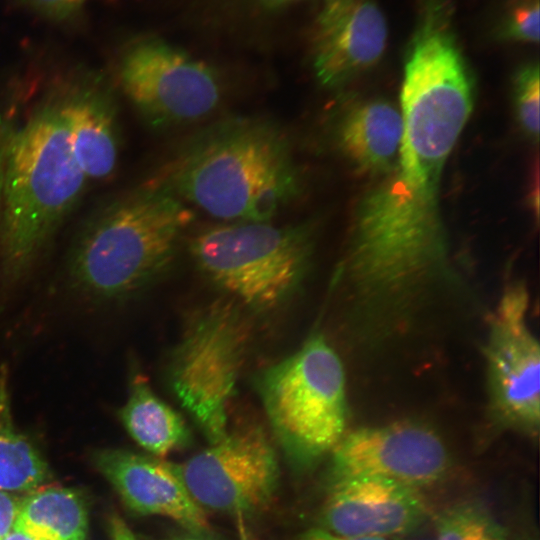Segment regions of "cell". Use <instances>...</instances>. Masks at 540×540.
Instances as JSON below:
<instances>
[{"label":"cell","mask_w":540,"mask_h":540,"mask_svg":"<svg viewBox=\"0 0 540 540\" xmlns=\"http://www.w3.org/2000/svg\"><path fill=\"white\" fill-rule=\"evenodd\" d=\"M270 425L292 460L309 465L330 453L345 434V371L322 335L264 370L257 383Z\"/></svg>","instance_id":"5"},{"label":"cell","mask_w":540,"mask_h":540,"mask_svg":"<svg viewBox=\"0 0 540 540\" xmlns=\"http://www.w3.org/2000/svg\"><path fill=\"white\" fill-rule=\"evenodd\" d=\"M117 78L142 119L156 129L203 119L217 108L223 93L211 66L156 37L126 46Z\"/></svg>","instance_id":"7"},{"label":"cell","mask_w":540,"mask_h":540,"mask_svg":"<svg viewBox=\"0 0 540 540\" xmlns=\"http://www.w3.org/2000/svg\"><path fill=\"white\" fill-rule=\"evenodd\" d=\"M2 540H34L29 535L25 534L24 532L12 529Z\"/></svg>","instance_id":"27"},{"label":"cell","mask_w":540,"mask_h":540,"mask_svg":"<svg viewBox=\"0 0 540 540\" xmlns=\"http://www.w3.org/2000/svg\"><path fill=\"white\" fill-rule=\"evenodd\" d=\"M331 453L330 480L371 477L420 489L449 470V451L430 428L412 422L344 434Z\"/></svg>","instance_id":"10"},{"label":"cell","mask_w":540,"mask_h":540,"mask_svg":"<svg viewBox=\"0 0 540 540\" xmlns=\"http://www.w3.org/2000/svg\"><path fill=\"white\" fill-rule=\"evenodd\" d=\"M300 540H386L381 537H346L333 534L322 528H315L304 533Z\"/></svg>","instance_id":"24"},{"label":"cell","mask_w":540,"mask_h":540,"mask_svg":"<svg viewBox=\"0 0 540 540\" xmlns=\"http://www.w3.org/2000/svg\"><path fill=\"white\" fill-rule=\"evenodd\" d=\"M529 295L513 284L502 294L485 347L487 391L495 418L537 434L540 425V347L528 324Z\"/></svg>","instance_id":"9"},{"label":"cell","mask_w":540,"mask_h":540,"mask_svg":"<svg viewBox=\"0 0 540 540\" xmlns=\"http://www.w3.org/2000/svg\"><path fill=\"white\" fill-rule=\"evenodd\" d=\"M310 221L221 222L199 230L190 254L199 270L236 303L269 310L284 302L305 277L314 253Z\"/></svg>","instance_id":"4"},{"label":"cell","mask_w":540,"mask_h":540,"mask_svg":"<svg viewBox=\"0 0 540 540\" xmlns=\"http://www.w3.org/2000/svg\"><path fill=\"white\" fill-rule=\"evenodd\" d=\"M22 497L0 490V540L14 527Z\"/></svg>","instance_id":"23"},{"label":"cell","mask_w":540,"mask_h":540,"mask_svg":"<svg viewBox=\"0 0 540 540\" xmlns=\"http://www.w3.org/2000/svg\"><path fill=\"white\" fill-rule=\"evenodd\" d=\"M95 462L132 510L168 517L193 532L208 529L204 509L189 494L175 464L120 449L99 451Z\"/></svg>","instance_id":"13"},{"label":"cell","mask_w":540,"mask_h":540,"mask_svg":"<svg viewBox=\"0 0 540 540\" xmlns=\"http://www.w3.org/2000/svg\"><path fill=\"white\" fill-rule=\"evenodd\" d=\"M258 1H260V3L266 6L277 7V6H282V5L289 4L298 0H258Z\"/></svg>","instance_id":"28"},{"label":"cell","mask_w":540,"mask_h":540,"mask_svg":"<svg viewBox=\"0 0 540 540\" xmlns=\"http://www.w3.org/2000/svg\"><path fill=\"white\" fill-rule=\"evenodd\" d=\"M87 512L82 498L66 488H42L22 497L14 529L34 540H85Z\"/></svg>","instance_id":"17"},{"label":"cell","mask_w":540,"mask_h":540,"mask_svg":"<svg viewBox=\"0 0 540 540\" xmlns=\"http://www.w3.org/2000/svg\"><path fill=\"white\" fill-rule=\"evenodd\" d=\"M110 531L112 540H138L126 523L118 517L112 518Z\"/></svg>","instance_id":"26"},{"label":"cell","mask_w":540,"mask_h":540,"mask_svg":"<svg viewBox=\"0 0 540 540\" xmlns=\"http://www.w3.org/2000/svg\"><path fill=\"white\" fill-rule=\"evenodd\" d=\"M118 416L131 438L154 456L185 446L191 436L183 417L153 391L138 369L131 372L128 397Z\"/></svg>","instance_id":"16"},{"label":"cell","mask_w":540,"mask_h":540,"mask_svg":"<svg viewBox=\"0 0 540 540\" xmlns=\"http://www.w3.org/2000/svg\"><path fill=\"white\" fill-rule=\"evenodd\" d=\"M428 511L420 489L380 478H343L330 480L321 523L340 536L386 538L416 529Z\"/></svg>","instance_id":"12"},{"label":"cell","mask_w":540,"mask_h":540,"mask_svg":"<svg viewBox=\"0 0 540 540\" xmlns=\"http://www.w3.org/2000/svg\"><path fill=\"white\" fill-rule=\"evenodd\" d=\"M60 92L56 97L78 166L88 180L110 178L120 152L117 105L110 87L99 76L81 74Z\"/></svg>","instance_id":"14"},{"label":"cell","mask_w":540,"mask_h":540,"mask_svg":"<svg viewBox=\"0 0 540 540\" xmlns=\"http://www.w3.org/2000/svg\"><path fill=\"white\" fill-rule=\"evenodd\" d=\"M403 135L399 109L385 100L355 105L334 126L335 142L359 170L388 173L397 162Z\"/></svg>","instance_id":"15"},{"label":"cell","mask_w":540,"mask_h":540,"mask_svg":"<svg viewBox=\"0 0 540 540\" xmlns=\"http://www.w3.org/2000/svg\"><path fill=\"white\" fill-rule=\"evenodd\" d=\"M387 38L377 0H323L311 44L316 79L331 89L347 84L380 60Z\"/></svg>","instance_id":"11"},{"label":"cell","mask_w":540,"mask_h":540,"mask_svg":"<svg viewBox=\"0 0 540 540\" xmlns=\"http://www.w3.org/2000/svg\"><path fill=\"white\" fill-rule=\"evenodd\" d=\"M240 532H241V540H247L246 533L242 525L240 526Z\"/></svg>","instance_id":"29"},{"label":"cell","mask_w":540,"mask_h":540,"mask_svg":"<svg viewBox=\"0 0 540 540\" xmlns=\"http://www.w3.org/2000/svg\"><path fill=\"white\" fill-rule=\"evenodd\" d=\"M539 13V0H511L499 26L500 38L537 44Z\"/></svg>","instance_id":"21"},{"label":"cell","mask_w":540,"mask_h":540,"mask_svg":"<svg viewBox=\"0 0 540 540\" xmlns=\"http://www.w3.org/2000/svg\"><path fill=\"white\" fill-rule=\"evenodd\" d=\"M175 469L202 509L239 516L265 507L279 478L274 447L257 425L228 430Z\"/></svg>","instance_id":"8"},{"label":"cell","mask_w":540,"mask_h":540,"mask_svg":"<svg viewBox=\"0 0 540 540\" xmlns=\"http://www.w3.org/2000/svg\"><path fill=\"white\" fill-rule=\"evenodd\" d=\"M437 540H507L503 526L481 504L463 502L436 519Z\"/></svg>","instance_id":"19"},{"label":"cell","mask_w":540,"mask_h":540,"mask_svg":"<svg viewBox=\"0 0 540 540\" xmlns=\"http://www.w3.org/2000/svg\"><path fill=\"white\" fill-rule=\"evenodd\" d=\"M10 128L11 127L0 117V218H1V206H2V190H3L5 156H6V148H7Z\"/></svg>","instance_id":"25"},{"label":"cell","mask_w":540,"mask_h":540,"mask_svg":"<svg viewBox=\"0 0 540 540\" xmlns=\"http://www.w3.org/2000/svg\"><path fill=\"white\" fill-rule=\"evenodd\" d=\"M8 370L0 368V490L31 492L49 476L46 462L29 438L15 426Z\"/></svg>","instance_id":"18"},{"label":"cell","mask_w":540,"mask_h":540,"mask_svg":"<svg viewBox=\"0 0 540 540\" xmlns=\"http://www.w3.org/2000/svg\"><path fill=\"white\" fill-rule=\"evenodd\" d=\"M539 78V65L535 62L522 67L514 82V100L519 124L535 142L539 139Z\"/></svg>","instance_id":"20"},{"label":"cell","mask_w":540,"mask_h":540,"mask_svg":"<svg viewBox=\"0 0 540 540\" xmlns=\"http://www.w3.org/2000/svg\"><path fill=\"white\" fill-rule=\"evenodd\" d=\"M158 181L223 222L272 221L303 191L289 137L275 122L253 116L221 119L197 131Z\"/></svg>","instance_id":"1"},{"label":"cell","mask_w":540,"mask_h":540,"mask_svg":"<svg viewBox=\"0 0 540 540\" xmlns=\"http://www.w3.org/2000/svg\"><path fill=\"white\" fill-rule=\"evenodd\" d=\"M235 301L220 300L187 324L167 368L170 388L210 443L228 431V412L251 342Z\"/></svg>","instance_id":"6"},{"label":"cell","mask_w":540,"mask_h":540,"mask_svg":"<svg viewBox=\"0 0 540 540\" xmlns=\"http://www.w3.org/2000/svg\"><path fill=\"white\" fill-rule=\"evenodd\" d=\"M194 219L192 207L158 180L109 200L91 214L72 244L71 288L95 303L134 294L171 262Z\"/></svg>","instance_id":"3"},{"label":"cell","mask_w":540,"mask_h":540,"mask_svg":"<svg viewBox=\"0 0 540 540\" xmlns=\"http://www.w3.org/2000/svg\"><path fill=\"white\" fill-rule=\"evenodd\" d=\"M56 96L41 103L7 142L0 218V276L16 284L36 264L84 193Z\"/></svg>","instance_id":"2"},{"label":"cell","mask_w":540,"mask_h":540,"mask_svg":"<svg viewBox=\"0 0 540 540\" xmlns=\"http://www.w3.org/2000/svg\"><path fill=\"white\" fill-rule=\"evenodd\" d=\"M90 0H18L19 4L36 15L62 24L76 20Z\"/></svg>","instance_id":"22"}]
</instances>
